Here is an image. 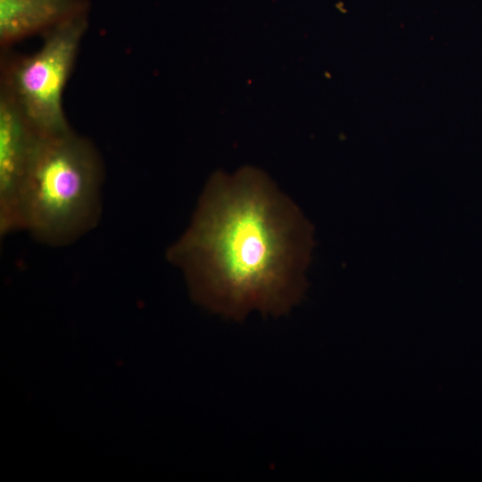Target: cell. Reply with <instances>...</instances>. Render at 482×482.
I'll return each mask as SVG.
<instances>
[{
  "mask_svg": "<svg viewBox=\"0 0 482 482\" xmlns=\"http://www.w3.org/2000/svg\"><path fill=\"white\" fill-rule=\"evenodd\" d=\"M38 133L13 98L0 89V235L24 230L23 205Z\"/></svg>",
  "mask_w": 482,
  "mask_h": 482,
  "instance_id": "cell-4",
  "label": "cell"
},
{
  "mask_svg": "<svg viewBox=\"0 0 482 482\" xmlns=\"http://www.w3.org/2000/svg\"><path fill=\"white\" fill-rule=\"evenodd\" d=\"M312 248V227L296 204L245 170L208 181L166 256L198 303L241 320L253 311L288 312L304 293Z\"/></svg>",
  "mask_w": 482,
  "mask_h": 482,
  "instance_id": "cell-1",
  "label": "cell"
},
{
  "mask_svg": "<svg viewBox=\"0 0 482 482\" xmlns=\"http://www.w3.org/2000/svg\"><path fill=\"white\" fill-rule=\"evenodd\" d=\"M104 179L102 156L90 139L72 129L38 134L25 191L24 230L48 246L76 242L100 220Z\"/></svg>",
  "mask_w": 482,
  "mask_h": 482,
  "instance_id": "cell-2",
  "label": "cell"
},
{
  "mask_svg": "<svg viewBox=\"0 0 482 482\" xmlns=\"http://www.w3.org/2000/svg\"><path fill=\"white\" fill-rule=\"evenodd\" d=\"M88 0H0L1 49L88 15Z\"/></svg>",
  "mask_w": 482,
  "mask_h": 482,
  "instance_id": "cell-5",
  "label": "cell"
},
{
  "mask_svg": "<svg viewBox=\"0 0 482 482\" xmlns=\"http://www.w3.org/2000/svg\"><path fill=\"white\" fill-rule=\"evenodd\" d=\"M88 27V15L69 20L44 34L38 50L15 54L2 49L0 89L10 95L38 134L71 129L63 92Z\"/></svg>",
  "mask_w": 482,
  "mask_h": 482,
  "instance_id": "cell-3",
  "label": "cell"
}]
</instances>
